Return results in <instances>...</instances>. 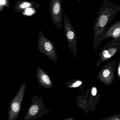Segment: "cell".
<instances>
[{
  "label": "cell",
  "instance_id": "1",
  "mask_svg": "<svg viewBox=\"0 0 120 120\" xmlns=\"http://www.w3.org/2000/svg\"><path fill=\"white\" fill-rule=\"evenodd\" d=\"M120 12V6L109 0H104L100 8L93 27V50L101 46L107 26L116 15Z\"/></svg>",
  "mask_w": 120,
  "mask_h": 120
},
{
  "label": "cell",
  "instance_id": "2",
  "mask_svg": "<svg viewBox=\"0 0 120 120\" xmlns=\"http://www.w3.org/2000/svg\"><path fill=\"white\" fill-rule=\"evenodd\" d=\"M27 84L21 85L15 96L11 101L8 111V120H17L25 94Z\"/></svg>",
  "mask_w": 120,
  "mask_h": 120
},
{
  "label": "cell",
  "instance_id": "3",
  "mask_svg": "<svg viewBox=\"0 0 120 120\" xmlns=\"http://www.w3.org/2000/svg\"><path fill=\"white\" fill-rule=\"evenodd\" d=\"M37 49L48 58L56 63L58 57L54 43L52 41L45 37L42 30L39 33Z\"/></svg>",
  "mask_w": 120,
  "mask_h": 120
},
{
  "label": "cell",
  "instance_id": "4",
  "mask_svg": "<svg viewBox=\"0 0 120 120\" xmlns=\"http://www.w3.org/2000/svg\"><path fill=\"white\" fill-rule=\"evenodd\" d=\"M42 97L34 95L31 102L23 120H34L42 117L47 112Z\"/></svg>",
  "mask_w": 120,
  "mask_h": 120
},
{
  "label": "cell",
  "instance_id": "5",
  "mask_svg": "<svg viewBox=\"0 0 120 120\" xmlns=\"http://www.w3.org/2000/svg\"><path fill=\"white\" fill-rule=\"evenodd\" d=\"M63 22L68 47L70 49L74 57H77L78 50L77 35L74 28L73 26L66 13L63 15Z\"/></svg>",
  "mask_w": 120,
  "mask_h": 120
},
{
  "label": "cell",
  "instance_id": "6",
  "mask_svg": "<svg viewBox=\"0 0 120 120\" xmlns=\"http://www.w3.org/2000/svg\"><path fill=\"white\" fill-rule=\"evenodd\" d=\"M120 49V39H113L107 43L101 49L99 53V60L96 66L99 67L102 63L113 57Z\"/></svg>",
  "mask_w": 120,
  "mask_h": 120
},
{
  "label": "cell",
  "instance_id": "7",
  "mask_svg": "<svg viewBox=\"0 0 120 120\" xmlns=\"http://www.w3.org/2000/svg\"><path fill=\"white\" fill-rule=\"evenodd\" d=\"M117 63L116 60L111 61L107 63L99 72L98 79L106 86H110L113 82Z\"/></svg>",
  "mask_w": 120,
  "mask_h": 120
},
{
  "label": "cell",
  "instance_id": "8",
  "mask_svg": "<svg viewBox=\"0 0 120 120\" xmlns=\"http://www.w3.org/2000/svg\"><path fill=\"white\" fill-rule=\"evenodd\" d=\"M49 7L52 22L57 28L61 29L63 20L62 0H50Z\"/></svg>",
  "mask_w": 120,
  "mask_h": 120
},
{
  "label": "cell",
  "instance_id": "9",
  "mask_svg": "<svg viewBox=\"0 0 120 120\" xmlns=\"http://www.w3.org/2000/svg\"><path fill=\"white\" fill-rule=\"evenodd\" d=\"M36 77L38 83L43 89H50L53 86V83L50 77L39 66L37 67Z\"/></svg>",
  "mask_w": 120,
  "mask_h": 120
},
{
  "label": "cell",
  "instance_id": "10",
  "mask_svg": "<svg viewBox=\"0 0 120 120\" xmlns=\"http://www.w3.org/2000/svg\"><path fill=\"white\" fill-rule=\"evenodd\" d=\"M110 38L114 40L120 39V20L116 22L106 29L103 40Z\"/></svg>",
  "mask_w": 120,
  "mask_h": 120
},
{
  "label": "cell",
  "instance_id": "11",
  "mask_svg": "<svg viewBox=\"0 0 120 120\" xmlns=\"http://www.w3.org/2000/svg\"><path fill=\"white\" fill-rule=\"evenodd\" d=\"M84 82V81L79 79H72L66 82L65 86L70 89L79 88L82 86Z\"/></svg>",
  "mask_w": 120,
  "mask_h": 120
},
{
  "label": "cell",
  "instance_id": "12",
  "mask_svg": "<svg viewBox=\"0 0 120 120\" xmlns=\"http://www.w3.org/2000/svg\"><path fill=\"white\" fill-rule=\"evenodd\" d=\"M101 120H120V115H115L110 116L108 117L103 118Z\"/></svg>",
  "mask_w": 120,
  "mask_h": 120
},
{
  "label": "cell",
  "instance_id": "13",
  "mask_svg": "<svg viewBox=\"0 0 120 120\" xmlns=\"http://www.w3.org/2000/svg\"><path fill=\"white\" fill-rule=\"evenodd\" d=\"M30 5V4L27 2H25V3H23L22 4H20V8H27L29 7Z\"/></svg>",
  "mask_w": 120,
  "mask_h": 120
},
{
  "label": "cell",
  "instance_id": "14",
  "mask_svg": "<svg viewBox=\"0 0 120 120\" xmlns=\"http://www.w3.org/2000/svg\"><path fill=\"white\" fill-rule=\"evenodd\" d=\"M117 74L118 77L119 79L120 78V62L119 61L118 65L117 70Z\"/></svg>",
  "mask_w": 120,
  "mask_h": 120
},
{
  "label": "cell",
  "instance_id": "15",
  "mask_svg": "<svg viewBox=\"0 0 120 120\" xmlns=\"http://www.w3.org/2000/svg\"><path fill=\"white\" fill-rule=\"evenodd\" d=\"M34 12V11L32 10L31 8H27L26 10L25 11V13L27 15H30L31 14H32V13Z\"/></svg>",
  "mask_w": 120,
  "mask_h": 120
},
{
  "label": "cell",
  "instance_id": "16",
  "mask_svg": "<svg viewBox=\"0 0 120 120\" xmlns=\"http://www.w3.org/2000/svg\"><path fill=\"white\" fill-rule=\"evenodd\" d=\"M5 3V0H0V5H4Z\"/></svg>",
  "mask_w": 120,
  "mask_h": 120
},
{
  "label": "cell",
  "instance_id": "17",
  "mask_svg": "<svg viewBox=\"0 0 120 120\" xmlns=\"http://www.w3.org/2000/svg\"><path fill=\"white\" fill-rule=\"evenodd\" d=\"M64 120H75L73 118H72L70 117H68L67 118H65V119H64Z\"/></svg>",
  "mask_w": 120,
  "mask_h": 120
},
{
  "label": "cell",
  "instance_id": "18",
  "mask_svg": "<svg viewBox=\"0 0 120 120\" xmlns=\"http://www.w3.org/2000/svg\"><path fill=\"white\" fill-rule=\"evenodd\" d=\"M82 0H77V2H79V3H80Z\"/></svg>",
  "mask_w": 120,
  "mask_h": 120
},
{
  "label": "cell",
  "instance_id": "19",
  "mask_svg": "<svg viewBox=\"0 0 120 120\" xmlns=\"http://www.w3.org/2000/svg\"></svg>",
  "mask_w": 120,
  "mask_h": 120
}]
</instances>
